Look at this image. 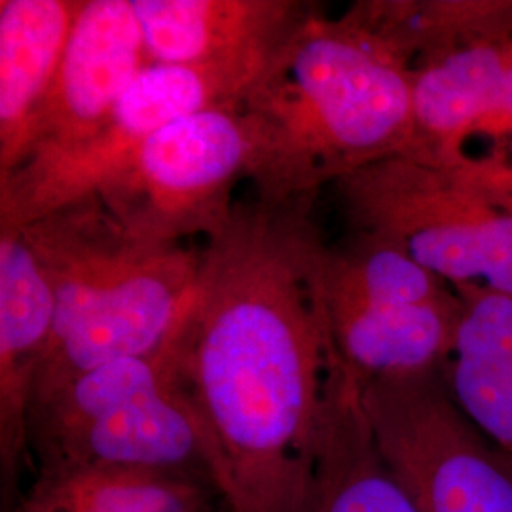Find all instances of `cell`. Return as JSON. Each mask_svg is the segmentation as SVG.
Wrapping results in <instances>:
<instances>
[{
    "label": "cell",
    "mask_w": 512,
    "mask_h": 512,
    "mask_svg": "<svg viewBox=\"0 0 512 512\" xmlns=\"http://www.w3.org/2000/svg\"><path fill=\"white\" fill-rule=\"evenodd\" d=\"M315 198L236 202L165 338L230 512H302L334 353L310 279Z\"/></svg>",
    "instance_id": "6da1fadb"
},
{
    "label": "cell",
    "mask_w": 512,
    "mask_h": 512,
    "mask_svg": "<svg viewBox=\"0 0 512 512\" xmlns=\"http://www.w3.org/2000/svg\"><path fill=\"white\" fill-rule=\"evenodd\" d=\"M412 63L399 2H357L340 18L317 8L241 107L256 198H315L366 165L406 154Z\"/></svg>",
    "instance_id": "7a4b0ae2"
},
{
    "label": "cell",
    "mask_w": 512,
    "mask_h": 512,
    "mask_svg": "<svg viewBox=\"0 0 512 512\" xmlns=\"http://www.w3.org/2000/svg\"><path fill=\"white\" fill-rule=\"evenodd\" d=\"M19 232L55 300L29 408L99 366L154 353L202 266L203 251L135 236L95 194Z\"/></svg>",
    "instance_id": "3957f363"
},
{
    "label": "cell",
    "mask_w": 512,
    "mask_h": 512,
    "mask_svg": "<svg viewBox=\"0 0 512 512\" xmlns=\"http://www.w3.org/2000/svg\"><path fill=\"white\" fill-rule=\"evenodd\" d=\"M310 279L336 363L359 384L442 370L461 300L439 275L384 239H315Z\"/></svg>",
    "instance_id": "277c9868"
},
{
    "label": "cell",
    "mask_w": 512,
    "mask_h": 512,
    "mask_svg": "<svg viewBox=\"0 0 512 512\" xmlns=\"http://www.w3.org/2000/svg\"><path fill=\"white\" fill-rule=\"evenodd\" d=\"M27 425L37 471L145 469L213 486L202 423L165 340L154 353L99 366L33 404Z\"/></svg>",
    "instance_id": "5b68a950"
},
{
    "label": "cell",
    "mask_w": 512,
    "mask_h": 512,
    "mask_svg": "<svg viewBox=\"0 0 512 512\" xmlns=\"http://www.w3.org/2000/svg\"><path fill=\"white\" fill-rule=\"evenodd\" d=\"M332 188L349 232L399 247L452 287L512 293V200L463 164L391 156Z\"/></svg>",
    "instance_id": "8992f818"
},
{
    "label": "cell",
    "mask_w": 512,
    "mask_h": 512,
    "mask_svg": "<svg viewBox=\"0 0 512 512\" xmlns=\"http://www.w3.org/2000/svg\"><path fill=\"white\" fill-rule=\"evenodd\" d=\"M361 399L380 454L418 511L512 512V454L461 412L442 370L368 382Z\"/></svg>",
    "instance_id": "52a82bcc"
},
{
    "label": "cell",
    "mask_w": 512,
    "mask_h": 512,
    "mask_svg": "<svg viewBox=\"0 0 512 512\" xmlns=\"http://www.w3.org/2000/svg\"><path fill=\"white\" fill-rule=\"evenodd\" d=\"M251 160L241 107L183 116L156 131L93 192L139 238H213L232 220V188Z\"/></svg>",
    "instance_id": "ba28073f"
},
{
    "label": "cell",
    "mask_w": 512,
    "mask_h": 512,
    "mask_svg": "<svg viewBox=\"0 0 512 512\" xmlns=\"http://www.w3.org/2000/svg\"><path fill=\"white\" fill-rule=\"evenodd\" d=\"M414 44L412 141L403 156L459 165L512 67V2H404Z\"/></svg>",
    "instance_id": "9c48e42d"
},
{
    "label": "cell",
    "mask_w": 512,
    "mask_h": 512,
    "mask_svg": "<svg viewBox=\"0 0 512 512\" xmlns=\"http://www.w3.org/2000/svg\"><path fill=\"white\" fill-rule=\"evenodd\" d=\"M262 74L150 63L129 84L105 124L82 147L25 164L0 179V226L23 228L99 184L167 124L219 107H243Z\"/></svg>",
    "instance_id": "30bf717a"
},
{
    "label": "cell",
    "mask_w": 512,
    "mask_h": 512,
    "mask_svg": "<svg viewBox=\"0 0 512 512\" xmlns=\"http://www.w3.org/2000/svg\"><path fill=\"white\" fill-rule=\"evenodd\" d=\"M147 65L131 0H84L21 165L52 160L90 141Z\"/></svg>",
    "instance_id": "8fae6325"
},
{
    "label": "cell",
    "mask_w": 512,
    "mask_h": 512,
    "mask_svg": "<svg viewBox=\"0 0 512 512\" xmlns=\"http://www.w3.org/2000/svg\"><path fill=\"white\" fill-rule=\"evenodd\" d=\"M148 61L264 74L317 6L296 0H131Z\"/></svg>",
    "instance_id": "7c38bea8"
},
{
    "label": "cell",
    "mask_w": 512,
    "mask_h": 512,
    "mask_svg": "<svg viewBox=\"0 0 512 512\" xmlns=\"http://www.w3.org/2000/svg\"><path fill=\"white\" fill-rule=\"evenodd\" d=\"M52 287L16 228L0 226V473L4 509L31 463L29 404L54 330Z\"/></svg>",
    "instance_id": "4fadbf2b"
},
{
    "label": "cell",
    "mask_w": 512,
    "mask_h": 512,
    "mask_svg": "<svg viewBox=\"0 0 512 512\" xmlns=\"http://www.w3.org/2000/svg\"><path fill=\"white\" fill-rule=\"evenodd\" d=\"M84 0L0 2V177L25 160Z\"/></svg>",
    "instance_id": "5bb4252c"
},
{
    "label": "cell",
    "mask_w": 512,
    "mask_h": 512,
    "mask_svg": "<svg viewBox=\"0 0 512 512\" xmlns=\"http://www.w3.org/2000/svg\"><path fill=\"white\" fill-rule=\"evenodd\" d=\"M361 389L342 366L332 363L302 512H420L376 446Z\"/></svg>",
    "instance_id": "9a60e30c"
},
{
    "label": "cell",
    "mask_w": 512,
    "mask_h": 512,
    "mask_svg": "<svg viewBox=\"0 0 512 512\" xmlns=\"http://www.w3.org/2000/svg\"><path fill=\"white\" fill-rule=\"evenodd\" d=\"M458 329L442 368L461 412L512 454V293L454 285Z\"/></svg>",
    "instance_id": "2e32d148"
},
{
    "label": "cell",
    "mask_w": 512,
    "mask_h": 512,
    "mask_svg": "<svg viewBox=\"0 0 512 512\" xmlns=\"http://www.w3.org/2000/svg\"><path fill=\"white\" fill-rule=\"evenodd\" d=\"M205 484L145 469H50L2 512H207Z\"/></svg>",
    "instance_id": "e0dca14e"
},
{
    "label": "cell",
    "mask_w": 512,
    "mask_h": 512,
    "mask_svg": "<svg viewBox=\"0 0 512 512\" xmlns=\"http://www.w3.org/2000/svg\"><path fill=\"white\" fill-rule=\"evenodd\" d=\"M463 167L486 188L512 200V141L503 147H495L488 156H471L463 162Z\"/></svg>",
    "instance_id": "ac0fdd59"
},
{
    "label": "cell",
    "mask_w": 512,
    "mask_h": 512,
    "mask_svg": "<svg viewBox=\"0 0 512 512\" xmlns=\"http://www.w3.org/2000/svg\"><path fill=\"white\" fill-rule=\"evenodd\" d=\"M480 135H490L494 139L501 137H511L512 135V67L507 76V82L503 86L501 99L495 107L494 114L490 120L484 124Z\"/></svg>",
    "instance_id": "d6986e66"
},
{
    "label": "cell",
    "mask_w": 512,
    "mask_h": 512,
    "mask_svg": "<svg viewBox=\"0 0 512 512\" xmlns=\"http://www.w3.org/2000/svg\"><path fill=\"white\" fill-rule=\"evenodd\" d=\"M207 512H209V511H207Z\"/></svg>",
    "instance_id": "ffe728a7"
}]
</instances>
